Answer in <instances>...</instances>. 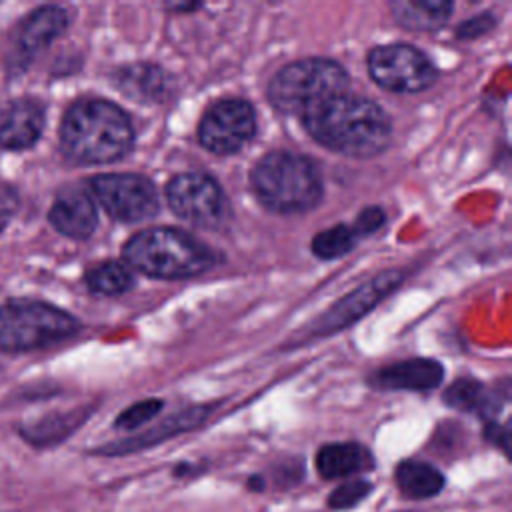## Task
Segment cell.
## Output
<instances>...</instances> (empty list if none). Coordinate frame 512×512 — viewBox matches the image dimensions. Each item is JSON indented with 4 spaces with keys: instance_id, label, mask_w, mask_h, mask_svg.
Here are the masks:
<instances>
[{
    "instance_id": "6da1fadb",
    "label": "cell",
    "mask_w": 512,
    "mask_h": 512,
    "mask_svg": "<svg viewBox=\"0 0 512 512\" xmlns=\"http://www.w3.org/2000/svg\"><path fill=\"white\" fill-rule=\"evenodd\" d=\"M300 120L318 144L354 158L382 152L392 134L388 114L376 102L350 92L312 104Z\"/></svg>"
},
{
    "instance_id": "7a4b0ae2",
    "label": "cell",
    "mask_w": 512,
    "mask_h": 512,
    "mask_svg": "<svg viewBox=\"0 0 512 512\" xmlns=\"http://www.w3.org/2000/svg\"><path fill=\"white\" fill-rule=\"evenodd\" d=\"M134 128L126 112L100 98L74 102L62 118L60 148L78 164H108L126 156Z\"/></svg>"
},
{
    "instance_id": "3957f363",
    "label": "cell",
    "mask_w": 512,
    "mask_h": 512,
    "mask_svg": "<svg viewBox=\"0 0 512 512\" xmlns=\"http://www.w3.org/2000/svg\"><path fill=\"white\" fill-rule=\"evenodd\" d=\"M130 270L152 278H192L216 264L214 252L178 228H146L136 232L122 250Z\"/></svg>"
},
{
    "instance_id": "277c9868",
    "label": "cell",
    "mask_w": 512,
    "mask_h": 512,
    "mask_svg": "<svg viewBox=\"0 0 512 512\" xmlns=\"http://www.w3.org/2000/svg\"><path fill=\"white\" fill-rule=\"evenodd\" d=\"M256 198L274 212H306L322 198V180L316 164L300 154L268 152L250 172Z\"/></svg>"
},
{
    "instance_id": "5b68a950",
    "label": "cell",
    "mask_w": 512,
    "mask_h": 512,
    "mask_svg": "<svg viewBox=\"0 0 512 512\" xmlns=\"http://www.w3.org/2000/svg\"><path fill=\"white\" fill-rule=\"evenodd\" d=\"M350 88L346 70L326 58H304L278 70L268 84L270 104L290 116H302L312 104L344 94Z\"/></svg>"
},
{
    "instance_id": "8992f818",
    "label": "cell",
    "mask_w": 512,
    "mask_h": 512,
    "mask_svg": "<svg viewBox=\"0 0 512 512\" xmlns=\"http://www.w3.org/2000/svg\"><path fill=\"white\" fill-rule=\"evenodd\" d=\"M78 320L46 302L8 300L0 306V350L28 352L74 336Z\"/></svg>"
},
{
    "instance_id": "52a82bcc",
    "label": "cell",
    "mask_w": 512,
    "mask_h": 512,
    "mask_svg": "<svg viewBox=\"0 0 512 512\" xmlns=\"http://www.w3.org/2000/svg\"><path fill=\"white\" fill-rule=\"evenodd\" d=\"M372 80L398 94L422 92L436 80V68L424 52L410 44H384L368 54Z\"/></svg>"
},
{
    "instance_id": "ba28073f",
    "label": "cell",
    "mask_w": 512,
    "mask_h": 512,
    "mask_svg": "<svg viewBox=\"0 0 512 512\" xmlns=\"http://www.w3.org/2000/svg\"><path fill=\"white\" fill-rule=\"evenodd\" d=\"M168 206L176 216L202 228L226 224L228 200L212 176L186 172L174 176L166 186Z\"/></svg>"
},
{
    "instance_id": "9c48e42d",
    "label": "cell",
    "mask_w": 512,
    "mask_h": 512,
    "mask_svg": "<svg viewBox=\"0 0 512 512\" xmlns=\"http://www.w3.org/2000/svg\"><path fill=\"white\" fill-rule=\"evenodd\" d=\"M92 196L122 222H142L158 212V192L154 184L138 174H100L90 180Z\"/></svg>"
},
{
    "instance_id": "30bf717a",
    "label": "cell",
    "mask_w": 512,
    "mask_h": 512,
    "mask_svg": "<svg viewBox=\"0 0 512 512\" xmlns=\"http://www.w3.org/2000/svg\"><path fill=\"white\" fill-rule=\"evenodd\" d=\"M256 134V114L246 100L228 98L216 102L200 120V144L220 156L242 150Z\"/></svg>"
},
{
    "instance_id": "8fae6325",
    "label": "cell",
    "mask_w": 512,
    "mask_h": 512,
    "mask_svg": "<svg viewBox=\"0 0 512 512\" xmlns=\"http://www.w3.org/2000/svg\"><path fill=\"white\" fill-rule=\"evenodd\" d=\"M402 280V274L398 270L386 272L376 276L372 282L364 284L362 288L350 292L346 298L336 302L310 330L312 336H326L334 330H340L352 322H356L360 316H364L370 308L376 306L390 290H394Z\"/></svg>"
},
{
    "instance_id": "7c38bea8",
    "label": "cell",
    "mask_w": 512,
    "mask_h": 512,
    "mask_svg": "<svg viewBox=\"0 0 512 512\" xmlns=\"http://www.w3.org/2000/svg\"><path fill=\"white\" fill-rule=\"evenodd\" d=\"M68 26V12L60 6H40L30 12L18 26L14 48L20 62H28L34 54L52 44Z\"/></svg>"
},
{
    "instance_id": "4fadbf2b",
    "label": "cell",
    "mask_w": 512,
    "mask_h": 512,
    "mask_svg": "<svg viewBox=\"0 0 512 512\" xmlns=\"http://www.w3.org/2000/svg\"><path fill=\"white\" fill-rule=\"evenodd\" d=\"M44 130V108L22 98L0 110V148L24 150L36 144Z\"/></svg>"
},
{
    "instance_id": "5bb4252c",
    "label": "cell",
    "mask_w": 512,
    "mask_h": 512,
    "mask_svg": "<svg viewBox=\"0 0 512 512\" xmlns=\"http://www.w3.org/2000/svg\"><path fill=\"white\" fill-rule=\"evenodd\" d=\"M48 220L60 234L74 240H84L96 230V204L88 192L66 190L52 202Z\"/></svg>"
},
{
    "instance_id": "9a60e30c",
    "label": "cell",
    "mask_w": 512,
    "mask_h": 512,
    "mask_svg": "<svg viewBox=\"0 0 512 512\" xmlns=\"http://www.w3.org/2000/svg\"><path fill=\"white\" fill-rule=\"evenodd\" d=\"M444 378L438 362L428 358H410L380 368L372 376V384L384 390H432Z\"/></svg>"
},
{
    "instance_id": "2e32d148",
    "label": "cell",
    "mask_w": 512,
    "mask_h": 512,
    "mask_svg": "<svg viewBox=\"0 0 512 512\" xmlns=\"http://www.w3.org/2000/svg\"><path fill=\"white\" fill-rule=\"evenodd\" d=\"M114 84L134 100L160 102L172 92V78L154 64L124 66L114 74Z\"/></svg>"
},
{
    "instance_id": "e0dca14e",
    "label": "cell",
    "mask_w": 512,
    "mask_h": 512,
    "mask_svg": "<svg viewBox=\"0 0 512 512\" xmlns=\"http://www.w3.org/2000/svg\"><path fill=\"white\" fill-rule=\"evenodd\" d=\"M208 410L206 408H190V410H184L180 414H174L170 418H166L164 422H160V426H154L150 428L148 432L140 434V436H134L130 440H120V442H114V444H108L104 448H100L98 452L100 454H126V452H136V450H142V448H148L152 444H158L174 434H182L186 430H192L194 426H198L204 418H206Z\"/></svg>"
},
{
    "instance_id": "ac0fdd59",
    "label": "cell",
    "mask_w": 512,
    "mask_h": 512,
    "mask_svg": "<svg viewBox=\"0 0 512 512\" xmlns=\"http://www.w3.org/2000/svg\"><path fill=\"white\" fill-rule=\"evenodd\" d=\"M372 466V454L358 442L326 444L316 454V468L324 478L350 476Z\"/></svg>"
},
{
    "instance_id": "d6986e66",
    "label": "cell",
    "mask_w": 512,
    "mask_h": 512,
    "mask_svg": "<svg viewBox=\"0 0 512 512\" xmlns=\"http://www.w3.org/2000/svg\"><path fill=\"white\" fill-rule=\"evenodd\" d=\"M390 8L398 24L420 32L442 28L452 14V2L444 0H396Z\"/></svg>"
},
{
    "instance_id": "ffe728a7",
    "label": "cell",
    "mask_w": 512,
    "mask_h": 512,
    "mask_svg": "<svg viewBox=\"0 0 512 512\" xmlns=\"http://www.w3.org/2000/svg\"><path fill=\"white\" fill-rule=\"evenodd\" d=\"M396 484L408 498L422 500L436 496L444 486V476L438 468L420 460H404L396 468Z\"/></svg>"
},
{
    "instance_id": "44dd1931",
    "label": "cell",
    "mask_w": 512,
    "mask_h": 512,
    "mask_svg": "<svg viewBox=\"0 0 512 512\" xmlns=\"http://www.w3.org/2000/svg\"><path fill=\"white\" fill-rule=\"evenodd\" d=\"M84 410H72V412H62V414H48L40 420H34L30 424H24L20 434L36 446H50L56 442H62L66 436H70L84 420H86Z\"/></svg>"
},
{
    "instance_id": "7402d4cb",
    "label": "cell",
    "mask_w": 512,
    "mask_h": 512,
    "mask_svg": "<svg viewBox=\"0 0 512 512\" xmlns=\"http://www.w3.org/2000/svg\"><path fill=\"white\" fill-rule=\"evenodd\" d=\"M444 402L456 410L478 412L484 416L498 412V402H494V396L486 392V388L478 380L472 378L456 380L444 392Z\"/></svg>"
},
{
    "instance_id": "603a6c76",
    "label": "cell",
    "mask_w": 512,
    "mask_h": 512,
    "mask_svg": "<svg viewBox=\"0 0 512 512\" xmlns=\"http://www.w3.org/2000/svg\"><path fill=\"white\" fill-rule=\"evenodd\" d=\"M132 270L124 262L108 260L92 266L86 272V284L92 292L102 296H116L132 286Z\"/></svg>"
},
{
    "instance_id": "cb8c5ba5",
    "label": "cell",
    "mask_w": 512,
    "mask_h": 512,
    "mask_svg": "<svg viewBox=\"0 0 512 512\" xmlns=\"http://www.w3.org/2000/svg\"><path fill=\"white\" fill-rule=\"evenodd\" d=\"M354 242H356V234L350 226H344V224H338V226H332L328 230H322L314 236L312 240V252L318 256V258H324V260H332V258H340L344 256L346 252H350L354 248Z\"/></svg>"
},
{
    "instance_id": "d4e9b609",
    "label": "cell",
    "mask_w": 512,
    "mask_h": 512,
    "mask_svg": "<svg viewBox=\"0 0 512 512\" xmlns=\"http://www.w3.org/2000/svg\"><path fill=\"white\" fill-rule=\"evenodd\" d=\"M162 408V400L150 398V400H140L136 404H132L130 408H126L124 412L118 414L116 418V428L120 430H134L138 426H142L144 422H148L150 418H154Z\"/></svg>"
},
{
    "instance_id": "484cf974",
    "label": "cell",
    "mask_w": 512,
    "mask_h": 512,
    "mask_svg": "<svg viewBox=\"0 0 512 512\" xmlns=\"http://www.w3.org/2000/svg\"><path fill=\"white\" fill-rule=\"evenodd\" d=\"M372 490V484L366 480H350L340 484L332 494L328 496V506L334 510H344L356 506L362 498H366Z\"/></svg>"
},
{
    "instance_id": "4316f807",
    "label": "cell",
    "mask_w": 512,
    "mask_h": 512,
    "mask_svg": "<svg viewBox=\"0 0 512 512\" xmlns=\"http://www.w3.org/2000/svg\"><path fill=\"white\" fill-rule=\"evenodd\" d=\"M384 220H386V216H384L382 208L368 206L358 214L352 230H354V234H372L384 224Z\"/></svg>"
},
{
    "instance_id": "83f0119b",
    "label": "cell",
    "mask_w": 512,
    "mask_h": 512,
    "mask_svg": "<svg viewBox=\"0 0 512 512\" xmlns=\"http://www.w3.org/2000/svg\"><path fill=\"white\" fill-rule=\"evenodd\" d=\"M18 204H20L18 192H16L12 186L0 182V232H2V230L10 224V220L14 218L16 210H18Z\"/></svg>"
},
{
    "instance_id": "f1b7e54d",
    "label": "cell",
    "mask_w": 512,
    "mask_h": 512,
    "mask_svg": "<svg viewBox=\"0 0 512 512\" xmlns=\"http://www.w3.org/2000/svg\"><path fill=\"white\" fill-rule=\"evenodd\" d=\"M494 26V16L492 14H482L466 20L464 24L458 26V38H476L484 32H488Z\"/></svg>"
},
{
    "instance_id": "f546056e",
    "label": "cell",
    "mask_w": 512,
    "mask_h": 512,
    "mask_svg": "<svg viewBox=\"0 0 512 512\" xmlns=\"http://www.w3.org/2000/svg\"><path fill=\"white\" fill-rule=\"evenodd\" d=\"M486 436H488L492 442L500 444V446H502V450L508 454V428H506V426L490 424V426H488V430H486Z\"/></svg>"
},
{
    "instance_id": "4dcf8cb0",
    "label": "cell",
    "mask_w": 512,
    "mask_h": 512,
    "mask_svg": "<svg viewBox=\"0 0 512 512\" xmlns=\"http://www.w3.org/2000/svg\"><path fill=\"white\" fill-rule=\"evenodd\" d=\"M202 4L198 2H188V4H182V2H168L166 8L174 10V12H192V10H198Z\"/></svg>"
}]
</instances>
